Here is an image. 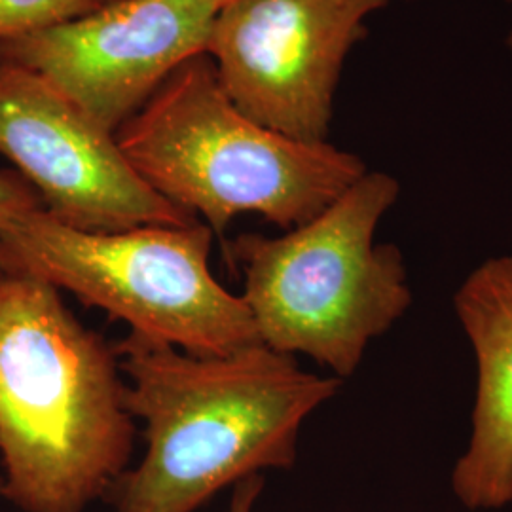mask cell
Wrapping results in <instances>:
<instances>
[{
  "label": "cell",
  "instance_id": "obj_1",
  "mask_svg": "<svg viewBox=\"0 0 512 512\" xmlns=\"http://www.w3.org/2000/svg\"><path fill=\"white\" fill-rule=\"evenodd\" d=\"M126 406L145 420L147 454L107 492L114 512H196L266 469H291L304 421L342 380L256 344L190 355L129 332L118 342Z\"/></svg>",
  "mask_w": 512,
  "mask_h": 512
},
{
  "label": "cell",
  "instance_id": "obj_2",
  "mask_svg": "<svg viewBox=\"0 0 512 512\" xmlns=\"http://www.w3.org/2000/svg\"><path fill=\"white\" fill-rule=\"evenodd\" d=\"M116 348L48 283L0 274L2 497L84 512L128 471L135 421Z\"/></svg>",
  "mask_w": 512,
  "mask_h": 512
},
{
  "label": "cell",
  "instance_id": "obj_3",
  "mask_svg": "<svg viewBox=\"0 0 512 512\" xmlns=\"http://www.w3.org/2000/svg\"><path fill=\"white\" fill-rule=\"evenodd\" d=\"M137 175L167 202L202 217L222 247L230 222L255 213L293 230L365 175L353 152L304 143L245 116L207 54L194 55L116 131Z\"/></svg>",
  "mask_w": 512,
  "mask_h": 512
},
{
  "label": "cell",
  "instance_id": "obj_4",
  "mask_svg": "<svg viewBox=\"0 0 512 512\" xmlns=\"http://www.w3.org/2000/svg\"><path fill=\"white\" fill-rule=\"evenodd\" d=\"M399 194L393 175L366 171L315 219L283 236L241 234L224 243L226 262L243 272L241 298L266 348L310 357L342 382L359 370L370 342L414 302L403 251L376 243Z\"/></svg>",
  "mask_w": 512,
  "mask_h": 512
},
{
  "label": "cell",
  "instance_id": "obj_5",
  "mask_svg": "<svg viewBox=\"0 0 512 512\" xmlns=\"http://www.w3.org/2000/svg\"><path fill=\"white\" fill-rule=\"evenodd\" d=\"M211 243L205 222L86 232L38 207L0 228V274L69 291L190 355H230L262 342L243 298L211 272Z\"/></svg>",
  "mask_w": 512,
  "mask_h": 512
},
{
  "label": "cell",
  "instance_id": "obj_6",
  "mask_svg": "<svg viewBox=\"0 0 512 512\" xmlns=\"http://www.w3.org/2000/svg\"><path fill=\"white\" fill-rule=\"evenodd\" d=\"M387 2L234 0L217 12L207 55L245 116L289 139L325 143L344 63Z\"/></svg>",
  "mask_w": 512,
  "mask_h": 512
},
{
  "label": "cell",
  "instance_id": "obj_7",
  "mask_svg": "<svg viewBox=\"0 0 512 512\" xmlns=\"http://www.w3.org/2000/svg\"><path fill=\"white\" fill-rule=\"evenodd\" d=\"M0 154L54 219L86 232L200 222L129 165L116 133L40 74L0 63Z\"/></svg>",
  "mask_w": 512,
  "mask_h": 512
},
{
  "label": "cell",
  "instance_id": "obj_8",
  "mask_svg": "<svg viewBox=\"0 0 512 512\" xmlns=\"http://www.w3.org/2000/svg\"><path fill=\"white\" fill-rule=\"evenodd\" d=\"M217 12L205 0H110L84 18L0 40V63L40 74L116 133L169 74L207 54Z\"/></svg>",
  "mask_w": 512,
  "mask_h": 512
},
{
  "label": "cell",
  "instance_id": "obj_9",
  "mask_svg": "<svg viewBox=\"0 0 512 512\" xmlns=\"http://www.w3.org/2000/svg\"><path fill=\"white\" fill-rule=\"evenodd\" d=\"M459 327L476 365L471 435L450 486L467 511L512 505V255L486 258L459 283Z\"/></svg>",
  "mask_w": 512,
  "mask_h": 512
},
{
  "label": "cell",
  "instance_id": "obj_10",
  "mask_svg": "<svg viewBox=\"0 0 512 512\" xmlns=\"http://www.w3.org/2000/svg\"><path fill=\"white\" fill-rule=\"evenodd\" d=\"M110 0H0V40L84 18Z\"/></svg>",
  "mask_w": 512,
  "mask_h": 512
},
{
  "label": "cell",
  "instance_id": "obj_11",
  "mask_svg": "<svg viewBox=\"0 0 512 512\" xmlns=\"http://www.w3.org/2000/svg\"><path fill=\"white\" fill-rule=\"evenodd\" d=\"M42 207L37 190L18 171H0V228L18 219L19 215Z\"/></svg>",
  "mask_w": 512,
  "mask_h": 512
},
{
  "label": "cell",
  "instance_id": "obj_12",
  "mask_svg": "<svg viewBox=\"0 0 512 512\" xmlns=\"http://www.w3.org/2000/svg\"><path fill=\"white\" fill-rule=\"evenodd\" d=\"M264 490V476L253 475L234 486L228 512H253L256 499Z\"/></svg>",
  "mask_w": 512,
  "mask_h": 512
},
{
  "label": "cell",
  "instance_id": "obj_13",
  "mask_svg": "<svg viewBox=\"0 0 512 512\" xmlns=\"http://www.w3.org/2000/svg\"><path fill=\"white\" fill-rule=\"evenodd\" d=\"M207 4H211L213 8H217V10H220V8H224L226 4H230V2H234V0H205Z\"/></svg>",
  "mask_w": 512,
  "mask_h": 512
},
{
  "label": "cell",
  "instance_id": "obj_14",
  "mask_svg": "<svg viewBox=\"0 0 512 512\" xmlns=\"http://www.w3.org/2000/svg\"><path fill=\"white\" fill-rule=\"evenodd\" d=\"M512 2V0H511ZM507 46L511 48L512 50V25H511V31H509V35H507Z\"/></svg>",
  "mask_w": 512,
  "mask_h": 512
},
{
  "label": "cell",
  "instance_id": "obj_15",
  "mask_svg": "<svg viewBox=\"0 0 512 512\" xmlns=\"http://www.w3.org/2000/svg\"><path fill=\"white\" fill-rule=\"evenodd\" d=\"M0 494H2V476H0Z\"/></svg>",
  "mask_w": 512,
  "mask_h": 512
}]
</instances>
